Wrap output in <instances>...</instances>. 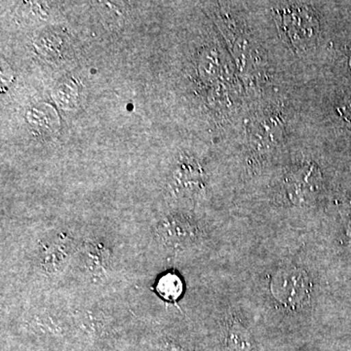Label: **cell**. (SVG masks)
<instances>
[{"instance_id":"obj_1","label":"cell","mask_w":351,"mask_h":351,"mask_svg":"<svg viewBox=\"0 0 351 351\" xmlns=\"http://www.w3.org/2000/svg\"><path fill=\"white\" fill-rule=\"evenodd\" d=\"M279 34L293 49H308L319 36V21L309 7L300 3H284L274 8Z\"/></svg>"},{"instance_id":"obj_2","label":"cell","mask_w":351,"mask_h":351,"mask_svg":"<svg viewBox=\"0 0 351 351\" xmlns=\"http://www.w3.org/2000/svg\"><path fill=\"white\" fill-rule=\"evenodd\" d=\"M270 290L284 306L295 308L308 300L311 282L304 270L286 267L272 278Z\"/></svg>"},{"instance_id":"obj_3","label":"cell","mask_w":351,"mask_h":351,"mask_svg":"<svg viewBox=\"0 0 351 351\" xmlns=\"http://www.w3.org/2000/svg\"><path fill=\"white\" fill-rule=\"evenodd\" d=\"M322 176L317 166L306 164L293 170L286 180V191L295 204H306L319 193Z\"/></svg>"},{"instance_id":"obj_4","label":"cell","mask_w":351,"mask_h":351,"mask_svg":"<svg viewBox=\"0 0 351 351\" xmlns=\"http://www.w3.org/2000/svg\"><path fill=\"white\" fill-rule=\"evenodd\" d=\"M156 234L162 243L178 248L186 246L195 239L196 228L188 219L173 216L159 223Z\"/></svg>"},{"instance_id":"obj_5","label":"cell","mask_w":351,"mask_h":351,"mask_svg":"<svg viewBox=\"0 0 351 351\" xmlns=\"http://www.w3.org/2000/svg\"><path fill=\"white\" fill-rule=\"evenodd\" d=\"M71 248V240L68 239H57L48 244L41 255L44 269L49 274L60 271L68 261Z\"/></svg>"},{"instance_id":"obj_6","label":"cell","mask_w":351,"mask_h":351,"mask_svg":"<svg viewBox=\"0 0 351 351\" xmlns=\"http://www.w3.org/2000/svg\"><path fill=\"white\" fill-rule=\"evenodd\" d=\"M157 290L164 299L176 301L182 295V284L175 274H167L159 280Z\"/></svg>"},{"instance_id":"obj_7","label":"cell","mask_w":351,"mask_h":351,"mask_svg":"<svg viewBox=\"0 0 351 351\" xmlns=\"http://www.w3.org/2000/svg\"><path fill=\"white\" fill-rule=\"evenodd\" d=\"M338 112L343 119L351 122V98L341 104V107L338 108Z\"/></svg>"},{"instance_id":"obj_8","label":"cell","mask_w":351,"mask_h":351,"mask_svg":"<svg viewBox=\"0 0 351 351\" xmlns=\"http://www.w3.org/2000/svg\"><path fill=\"white\" fill-rule=\"evenodd\" d=\"M100 258H101V255H99L98 262L101 263H103V261H101ZM96 258H97V256H95V255L92 256V257H91V260L96 261Z\"/></svg>"},{"instance_id":"obj_9","label":"cell","mask_w":351,"mask_h":351,"mask_svg":"<svg viewBox=\"0 0 351 351\" xmlns=\"http://www.w3.org/2000/svg\"><path fill=\"white\" fill-rule=\"evenodd\" d=\"M168 351H180L179 350H178V348H170L169 350Z\"/></svg>"},{"instance_id":"obj_10","label":"cell","mask_w":351,"mask_h":351,"mask_svg":"<svg viewBox=\"0 0 351 351\" xmlns=\"http://www.w3.org/2000/svg\"><path fill=\"white\" fill-rule=\"evenodd\" d=\"M350 68H351V54H350Z\"/></svg>"}]
</instances>
